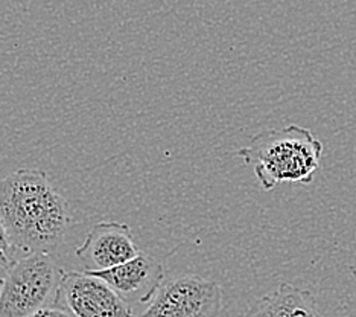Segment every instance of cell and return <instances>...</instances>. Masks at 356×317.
<instances>
[{
	"mask_svg": "<svg viewBox=\"0 0 356 317\" xmlns=\"http://www.w3.org/2000/svg\"><path fill=\"white\" fill-rule=\"evenodd\" d=\"M0 218L23 255L60 246L72 215L66 199L42 169L20 168L0 180Z\"/></svg>",
	"mask_w": 356,
	"mask_h": 317,
	"instance_id": "obj_1",
	"label": "cell"
},
{
	"mask_svg": "<svg viewBox=\"0 0 356 317\" xmlns=\"http://www.w3.org/2000/svg\"><path fill=\"white\" fill-rule=\"evenodd\" d=\"M14 252L15 247L10 238V233H8L2 218H0V268L8 270L15 263Z\"/></svg>",
	"mask_w": 356,
	"mask_h": 317,
	"instance_id": "obj_9",
	"label": "cell"
},
{
	"mask_svg": "<svg viewBox=\"0 0 356 317\" xmlns=\"http://www.w3.org/2000/svg\"><path fill=\"white\" fill-rule=\"evenodd\" d=\"M221 308L220 284L198 275H184L161 282L147 310L137 317H218Z\"/></svg>",
	"mask_w": 356,
	"mask_h": 317,
	"instance_id": "obj_4",
	"label": "cell"
},
{
	"mask_svg": "<svg viewBox=\"0 0 356 317\" xmlns=\"http://www.w3.org/2000/svg\"><path fill=\"white\" fill-rule=\"evenodd\" d=\"M60 270L47 252L15 259L0 278V317H28L43 308L56 291Z\"/></svg>",
	"mask_w": 356,
	"mask_h": 317,
	"instance_id": "obj_3",
	"label": "cell"
},
{
	"mask_svg": "<svg viewBox=\"0 0 356 317\" xmlns=\"http://www.w3.org/2000/svg\"><path fill=\"white\" fill-rule=\"evenodd\" d=\"M60 300L74 317H137L128 300L88 272H66L60 268L54 304Z\"/></svg>",
	"mask_w": 356,
	"mask_h": 317,
	"instance_id": "obj_5",
	"label": "cell"
},
{
	"mask_svg": "<svg viewBox=\"0 0 356 317\" xmlns=\"http://www.w3.org/2000/svg\"><path fill=\"white\" fill-rule=\"evenodd\" d=\"M115 288L125 300L137 297L140 304H149L163 282L161 264L140 252L136 258L107 270L88 272Z\"/></svg>",
	"mask_w": 356,
	"mask_h": 317,
	"instance_id": "obj_7",
	"label": "cell"
},
{
	"mask_svg": "<svg viewBox=\"0 0 356 317\" xmlns=\"http://www.w3.org/2000/svg\"><path fill=\"white\" fill-rule=\"evenodd\" d=\"M238 156L253 167L261 188L271 191L280 183H312L321 165L323 144L311 130L291 124L257 133Z\"/></svg>",
	"mask_w": 356,
	"mask_h": 317,
	"instance_id": "obj_2",
	"label": "cell"
},
{
	"mask_svg": "<svg viewBox=\"0 0 356 317\" xmlns=\"http://www.w3.org/2000/svg\"><path fill=\"white\" fill-rule=\"evenodd\" d=\"M350 272H352V276H353L355 281H356V263L350 267Z\"/></svg>",
	"mask_w": 356,
	"mask_h": 317,
	"instance_id": "obj_11",
	"label": "cell"
},
{
	"mask_svg": "<svg viewBox=\"0 0 356 317\" xmlns=\"http://www.w3.org/2000/svg\"><path fill=\"white\" fill-rule=\"evenodd\" d=\"M245 317H323L311 291L282 282L248 308Z\"/></svg>",
	"mask_w": 356,
	"mask_h": 317,
	"instance_id": "obj_8",
	"label": "cell"
},
{
	"mask_svg": "<svg viewBox=\"0 0 356 317\" xmlns=\"http://www.w3.org/2000/svg\"><path fill=\"white\" fill-rule=\"evenodd\" d=\"M140 254L133 240L131 227L119 222H99L75 250L84 272L107 270L124 264Z\"/></svg>",
	"mask_w": 356,
	"mask_h": 317,
	"instance_id": "obj_6",
	"label": "cell"
},
{
	"mask_svg": "<svg viewBox=\"0 0 356 317\" xmlns=\"http://www.w3.org/2000/svg\"><path fill=\"white\" fill-rule=\"evenodd\" d=\"M28 317H74V316L67 313L66 310H63L60 307H43Z\"/></svg>",
	"mask_w": 356,
	"mask_h": 317,
	"instance_id": "obj_10",
	"label": "cell"
}]
</instances>
